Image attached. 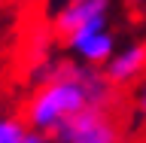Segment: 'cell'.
<instances>
[{"mask_svg": "<svg viewBox=\"0 0 146 143\" xmlns=\"http://www.w3.org/2000/svg\"><path fill=\"white\" fill-rule=\"evenodd\" d=\"M85 107H88V91H85V82H82V61H79L67 76L36 85L21 119L31 131L52 134L58 125H64L67 119H73Z\"/></svg>", "mask_w": 146, "mask_h": 143, "instance_id": "6da1fadb", "label": "cell"}, {"mask_svg": "<svg viewBox=\"0 0 146 143\" xmlns=\"http://www.w3.org/2000/svg\"><path fill=\"white\" fill-rule=\"evenodd\" d=\"M52 134L64 143H122V131L113 119V110L100 107H85L64 125H58Z\"/></svg>", "mask_w": 146, "mask_h": 143, "instance_id": "7a4b0ae2", "label": "cell"}, {"mask_svg": "<svg viewBox=\"0 0 146 143\" xmlns=\"http://www.w3.org/2000/svg\"><path fill=\"white\" fill-rule=\"evenodd\" d=\"M64 43H67V49H70L82 64H88V67H104V64L116 55V37L110 34V27H107V15L82 25L79 31H73Z\"/></svg>", "mask_w": 146, "mask_h": 143, "instance_id": "3957f363", "label": "cell"}, {"mask_svg": "<svg viewBox=\"0 0 146 143\" xmlns=\"http://www.w3.org/2000/svg\"><path fill=\"white\" fill-rule=\"evenodd\" d=\"M146 73V43H131L125 49H116V55L104 64V76H107L116 88L131 85Z\"/></svg>", "mask_w": 146, "mask_h": 143, "instance_id": "277c9868", "label": "cell"}, {"mask_svg": "<svg viewBox=\"0 0 146 143\" xmlns=\"http://www.w3.org/2000/svg\"><path fill=\"white\" fill-rule=\"evenodd\" d=\"M104 15H110V0H76V3H67L55 15L52 31L61 40H67L73 31H79L82 25H88L94 18H104Z\"/></svg>", "mask_w": 146, "mask_h": 143, "instance_id": "5b68a950", "label": "cell"}, {"mask_svg": "<svg viewBox=\"0 0 146 143\" xmlns=\"http://www.w3.org/2000/svg\"><path fill=\"white\" fill-rule=\"evenodd\" d=\"M31 128L18 116H0V143H25Z\"/></svg>", "mask_w": 146, "mask_h": 143, "instance_id": "8992f818", "label": "cell"}, {"mask_svg": "<svg viewBox=\"0 0 146 143\" xmlns=\"http://www.w3.org/2000/svg\"><path fill=\"white\" fill-rule=\"evenodd\" d=\"M25 143H64V140H58L55 134H43V131H31Z\"/></svg>", "mask_w": 146, "mask_h": 143, "instance_id": "52a82bcc", "label": "cell"}, {"mask_svg": "<svg viewBox=\"0 0 146 143\" xmlns=\"http://www.w3.org/2000/svg\"><path fill=\"white\" fill-rule=\"evenodd\" d=\"M137 110L146 116V79L140 82V88H137Z\"/></svg>", "mask_w": 146, "mask_h": 143, "instance_id": "ba28073f", "label": "cell"}, {"mask_svg": "<svg viewBox=\"0 0 146 143\" xmlns=\"http://www.w3.org/2000/svg\"><path fill=\"white\" fill-rule=\"evenodd\" d=\"M21 3H27V0H0V6H21Z\"/></svg>", "mask_w": 146, "mask_h": 143, "instance_id": "9c48e42d", "label": "cell"}, {"mask_svg": "<svg viewBox=\"0 0 146 143\" xmlns=\"http://www.w3.org/2000/svg\"><path fill=\"white\" fill-rule=\"evenodd\" d=\"M128 3H137V6H143V3H146V0H128Z\"/></svg>", "mask_w": 146, "mask_h": 143, "instance_id": "30bf717a", "label": "cell"}, {"mask_svg": "<svg viewBox=\"0 0 146 143\" xmlns=\"http://www.w3.org/2000/svg\"><path fill=\"white\" fill-rule=\"evenodd\" d=\"M67 3H76V0H67Z\"/></svg>", "mask_w": 146, "mask_h": 143, "instance_id": "8fae6325", "label": "cell"}]
</instances>
